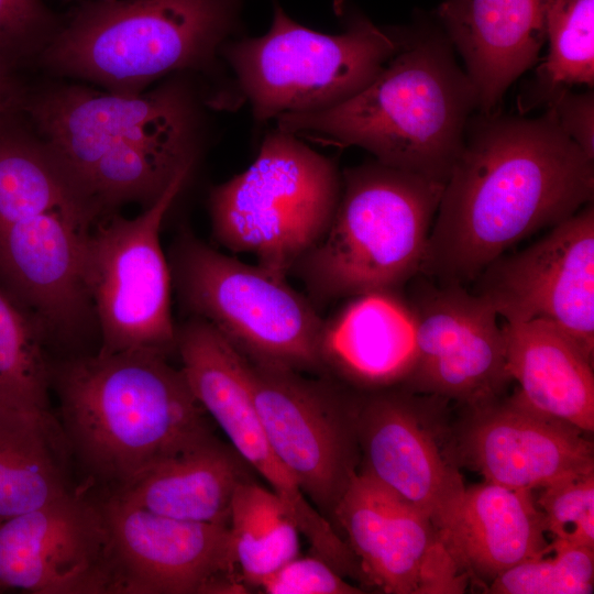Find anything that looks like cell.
<instances>
[{
  "mask_svg": "<svg viewBox=\"0 0 594 594\" xmlns=\"http://www.w3.org/2000/svg\"><path fill=\"white\" fill-rule=\"evenodd\" d=\"M62 22L42 0H0V63L18 69L38 57Z\"/></svg>",
  "mask_w": 594,
  "mask_h": 594,
  "instance_id": "d6a6232c",
  "label": "cell"
},
{
  "mask_svg": "<svg viewBox=\"0 0 594 594\" xmlns=\"http://www.w3.org/2000/svg\"><path fill=\"white\" fill-rule=\"evenodd\" d=\"M506 366L519 394L535 409L594 430L593 358L544 320L504 322Z\"/></svg>",
  "mask_w": 594,
  "mask_h": 594,
  "instance_id": "d4e9b609",
  "label": "cell"
},
{
  "mask_svg": "<svg viewBox=\"0 0 594 594\" xmlns=\"http://www.w3.org/2000/svg\"><path fill=\"white\" fill-rule=\"evenodd\" d=\"M337 164L298 136L268 133L254 161L209 194L212 235L231 252L287 277L324 235L337 210Z\"/></svg>",
  "mask_w": 594,
  "mask_h": 594,
  "instance_id": "8992f818",
  "label": "cell"
},
{
  "mask_svg": "<svg viewBox=\"0 0 594 594\" xmlns=\"http://www.w3.org/2000/svg\"><path fill=\"white\" fill-rule=\"evenodd\" d=\"M41 322L0 284V406L51 411Z\"/></svg>",
  "mask_w": 594,
  "mask_h": 594,
  "instance_id": "f1b7e54d",
  "label": "cell"
},
{
  "mask_svg": "<svg viewBox=\"0 0 594 594\" xmlns=\"http://www.w3.org/2000/svg\"><path fill=\"white\" fill-rule=\"evenodd\" d=\"M240 24V0L85 1L38 55L59 75L138 95L176 74L217 73Z\"/></svg>",
  "mask_w": 594,
  "mask_h": 594,
  "instance_id": "277c9868",
  "label": "cell"
},
{
  "mask_svg": "<svg viewBox=\"0 0 594 594\" xmlns=\"http://www.w3.org/2000/svg\"><path fill=\"white\" fill-rule=\"evenodd\" d=\"M184 74L138 95L59 86L29 94L23 111L80 195L84 179L112 146L201 111L207 100Z\"/></svg>",
  "mask_w": 594,
  "mask_h": 594,
  "instance_id": "2e32d148",
  "label": "cell"
},
{
  "mask_svg": "<svg viewBox=\"0 0 594 594\" xmlns=\"http://www.w3.org/2000/svg\"><path fill=\"white\" fill-rule=\"evenodd\" d=\"M409 304L416 360L403 383L407 389L470 408L498 398L510 377L504 328L492 305L459 284L421 285Z\"/></svg>",
  "mask_w": 594,
  "mask_h": 594,
  "instance_id": "5bb4252c",
  "label": "cell"
},
{
  "mask_svg": "<svg viewBox=\"0 0 594 594\" xmlns=\"http://www.w3.org/2000/svg\"><path fill=\"white\" fill-rule=\"evenodd\" d=\"M471 410L462 451L486 482L532 492L594 472L586 432L535 409L519 392Z\"/></svg>",
  "mask_w": 594,
  "mask_h": 594,
  "instance_id": "d6986e66",
  "label": "cell"
},
{
  "mask_svg": "<svg viewBox=\"0 0 594 594\" xmlns=\"http://www.w3.org/2000/svg\"><path fill=\"white\" fill-rule=\"evenodd\" d=\"M561 130L594 160V94L562 90L548 101Z\"/></svg>",
  "mask_w": 594,
  "mask_h": 594,
  "instance_id": "e575fe53",
  "label": "cell"
},
{
  "mask_svg": "<svg viewBox=\"0 0 594 594\" xmlns=\"http://www.w3.org/2000/svg\"><path fill=\"white\" fill-rule=\"evenodd\" d=\"M250 362V361H249ZM252 396L271 446L327 519L359 472V399L329 380L250 362Z\"/></svg>",
  "mask_w": 594,
  "mask_h": 594,
  "instance_id": "8fae6325",
  "label": "cell"
},
{
  "mask_svg": "<svg viewBox=\"0 0 594 594\" xmlns=\"http://www.w3.org/2000/svg\"><path fill=\"white\" fill-rule=\"evenodd\" d=\"M556 0H446L438 10L461 55L482 113L494 112L510 85L538 61Z\"/></svg>",
  "mask_w": 594,
  "mask_h": 594,
  "instance_id": "44dd1931",
  "label": "cell"
},
{
  "mask_svg": "<svg viewBox=\"0 0 594 594\" xmlns=\"http://www.w3.org/2000/svg\"><path fill=\"white\" fill-rule=\"evenodd\" d=\"M254 472L209 432L168 454L111 495L179 520L229 526L232 498Z\"/></svg>",
  "mask_w": 594,
  "mask_h": 594,
  "instance_id": "603a6c76",
  "label": "cell"
},
{
  "mask_svg": "<svg viewBox=\"0 0 594 594\" xmlns=\"http://www.w3.org/2000/svg\"><path fill=\"white\" fill-rule=\"evenodd\" d=\"M341 176L330 227L292 270L314 304L398 290L419 273L444 187L376 160Z\"/></svg>",
  "mask_w": 594,
  "mask_h": 594,
  "instance_id": "5b68a950",
  "label": "cell"
},
{
  "mask_svg": "<svg viewBox=\"0 0 594 594\" xmlns=\"http://www.w3.org/2000/svg\"><path fill=\"white\" fill-rule=\"evenodd\" d=\"M89 223L73 213L48 211L0 230V284L46 333L74 336L86 312Z\"/></svg>",
  "mask_w": 594,
  "mask_h": 594,
  "instance_id": "ffe728a7",
  "label": "cell"
},
{
  "mask_svg": "<svg viewBox=\"0 0 594 594\" xmlns=\"http://www.w3.org/2000/svg\"><path fill=\"white\" fill-rule=\"evenodd\" d=\"M191 170L178 173L138 217L114 216L88 232L84 275L99 318V352L152 351L167 356L176 351L172 273L160 230Z\"/></svg>",
  "mask_w": 594,
  "mask_h": 594,
  "instance_id": "9c48e42d",
  "label": "cell"
},
{
  "mask_svg": "<svg viewBox=\"0 0 594 594\" xmlns=\"http://www.w3.org/2000/svg\"><path fill=\"white\" fill-rule=\"evenodd\" d=\"M265 594H360L364 591L349 583L329 563L314 556L296 557L258 586Z\"/></svg>",
  "mask_w": 594,
  "mask_h": 594,
  "instance_id": "836d02e7",
  "label": "cell"
},
{
  "mask_svg": "<svg viewBox=\"0 0 594 594\" xmlns=\"http://www.w3.org/2000/svg\"><path fill=\"white\" fill-rule=\"evenodd\" d=\"M476 108L475 89L447 36L419 32L402 36L397 53L350 99L276 121L296 136L358 146L383 164L446 183Z\"/></svg>",
  "mask_w": 594,
  "mask_h": 594,
  "instance_id": "3957f363",
  "label": "cell"
},
{
  "mask_svg": "<svg viewBox=\"0 0 594 594\" xmlns=\"http://www.w3.org/2000/svg\"><path fill=\"white\" fill-rule=\"evenodd\" d=\"M549 552L527 559L497 575L493 594H588L593 592L594 549L560 541Z\"/></svg>",
  "mask_w": 594,
  "mask_h": 594,
  "instance_id": "4dcf8cb0",
  "label": "cell"
},
{
  "mask_svg": "<svg viewBox=\"0 0 594 594\" xmlns=\"http://www.w3.org/2000/svg\"><path fill=\"white\" fill-rule=\"evenodd\" d=\"M22 114L23 110L0 113V230L48 211L91 222L94 212Z\"/></svg>",
  "mask_w": 594,
  "mask_h": 594,
  "instance_id": "4316f807",
  "label": "cell"
},
{
  "mask_svg": "<svg viewBox=\"0 0 594 594\" xmlns=\"http://www.w3.org/2000/svg\"><path fill=\"white\" fill-rule=\"evenodd\" d=\"M402 36L361 14L324 34L300 25L277 4L268 31L230 40L221 58L234 76L239 101L257 121L332 108L365 88L397 53Z\"/></svg>",
  "mask_w": 594,
  "mask_h": 594,
  "instance_id": "52a82bcc",
  "label": "cell"
},
{
  "mask_svg": "<svg viewBox=\"0 0 594 594\" xmlns=\"http://www.w3.org/2000/svg\"><path fill=\"white\" fill-rule=\"evenodd\" d=\"M85 1H111V0H85Z\"/></svg>",
  "mask_w": 594,
  "mask_h": 594,
  "instance_id": "8d00e7d4",
  "label": "cell"
},
{
  "mask_svg": "<svg viewBox=\"0 0 594 594\" xmlns=\"http://www.w3.org/2000/svg\"><path fill=\"white\" fill-rule=\"evenodd\" d=\"M480 277L484 297L504 322L544 320L594 353V207L553 226L535 244L498 257Z\"/></svg>",
  "mask_w": 594,
  "mask_h": 594,
  "instance_id": "4fadbf2b",
  "label": "cell"
},
{
  "mask_svg": "<svg viewBox=\"0 0 594 594\" xmlns=\"http://www.w3.org/2000/svg\"><path fill=\"white\" fill-rule=\"evenodd\" d=\"M100 505L112 593H249L235 563L229 526L175 519L114 495Z\"/></svg>",
  "mask_w": 594,
  "mask_h": 594,
  "instance_id": "7c38bea8",
  "label": "cell"
},
{
  "mask_svg": "<svg viewBox=\"0 0 594 594\" xmlns=\"http://www.w3.org/2000/svg\"><path fill=\"white\" fill-rule=\"evenodd\" d=\"M229 530L235 563L248 590L299 556L300 531L284 502L254 480L242 483L231 503Z\"/></svg>",
  "mask_w": 594,
  "mask_h": 594,
  "instance_id": "83f0119b",
  "label": "cell"
},
{
  "mask_svg": "<svg viewBox=\"0 0 594 594\" xmlns=\"http://www.w3.org/2000/svg\"><path fill=\"white\" fill-rule=\"evenodd\" d=\"M541 490L536 503L552 541L594 549V472Z\"/></svg>",
  "mask_w": 594,
  "mask_h": 594,
  "instance_id": "1f68e13d",
  "label": "cell"
},
{
  "mask_svg": "<svg viewBox=\"0 0 594 594\" xmlns=\"http://www.w3.org/2000/svg\"><path fill=\"white\" fill-rule=\"evenodd\" d=\"M326 370L367 388L404 383L416 360L415 317L398 290L352 297L326 320Z\"/></svg>",
  "mask_w": 594,
  "mask_h": 594,
  "instance_id": "cb8c5ba5",
  "label": "cell"
},
{
  "mask_svg": "<svg viewBox=\"0 0 594 594\" xmlns=\"http://www.w3.org/2000/svg\"><path fill=\"white\" fill-rule=\"evenodd\" d=\"M549 52L528 103L547 102L575 85H594V0H556L547 21Z\"/></svg>",
  "mask_w": 594,
  "mask_h": 594,
  "instance_id": "f546056e",
  "label": "cell"
},
{
  "mask_svg": "<svg viewBox=\"0 0 594 594\" xmlns=\"http://www.w3.org/2000/svg\"><path fill=\"white\" fill-rule=\"evenodd\" d=\"M69 453L51 411L0 406V521L67 494Z\"/></svg>",
  "mask_w": 594,
  "mask_h": 594,
  "instance_id": "484cf974",
  "label": "cell"
},
{
  "mask_svg": "<svg viewBox=\"0 0 594 594\" xmlns=\"http://www.w3.org/2000/svg\"><path fill=\"white\" fill-rule=\"evenodd\" d=\"M176 351L196 399L254 474L284 502L312 554L342 576L362 582L359 561L348 543L304 495L271 446L254 405L249 360L196 317L177 327Z\"/></svg>",
  "mask_w": 594,
  "mask_h": 594,
  "instance_id": "30bf717a",
  "label": "cell"
},
{
  "mask_svg": "<svg viewBox=\"0 0 594 594\" xmlns=\"http://www.w3.org/2000/svg\"><path fill=\"white\" fill-rule=\"evenodd\" d=\"M426 400L413 392H378L359 399L356 436L362 469L381 486L439 527L465 486L427 422Z\"/></svg>",
  "mask_w": 594,
  "mask_h": 594,
  "instance_id": "ac0fdd59",
  "label": "cell"
},
{
  "mask_svg": "<svg viewBox=\"0 0 594 594\" xmlns=\"http://www.w3.org/2000/svg\"><path fill=\"white\" fill-rule=\"evenodd\" d=\"M29 94L16 69L0 63V113L23 110Z\"/></svg>",
  "mask_w": 594,
  "mask_h": 594,
  "instance_id": "d590c367",
  "label": "cell"
},
{
  "mask_svg": "<svg viewBox=\"0 0 594 594\" xmlns=\"http://www.w3.org/2000/svg\"><path fill=\"white\" fill-rule=\"evenodd\" d=\"M436 529L458 568L488 584L514 565L549 552L544 519L531 491L486 481L465 487Z\"/></svg>",
  "mask_w": 594,
  "mask_h": 594,
  "instance_id": "7402d4cb",
  "label": "cell"
},
{
  "mask_svg": "<svg viewBox=\"0 0 594 594\" xmlns=\"http://www.w3.org/2000/svg\"><path fill=\"white\" fill-rule=\"evenodd\" d=\"M332 518L359 561L363 584L388 594L464 591L469 576L431 519L366 474L352 477Z\"/></svg>",
  "mask_w": 594,
  "mask_h": 594,
  "instance_id": "9a60e30c",
  "label": "cell"
},
{
  "mask_svg": "<svg viewBox=\"0 0 594 594\" xmlns=\"http://www.w3.org/2000/svg\"><path fill=\"white\" fill-rule=\"evenodd\" d=\"M169 267L185 308L211 324L251 363L327 372L324 319L286 277L218 252L189 233L175 242Z\"/></svg>",
  "mask_w": 594,
  "mask_h": 594,
  "instance_id": "ba28073f",
  "label": "cell"
},
{
  "mask_svg": "<svg viewBox=\"0 0 594 594\" xmlns=\"http://www.w3.org/2000/svg\"><path fill=\"white\" fill-rule=\"evenodd\" d=\"M70 453L113 491L211 432L180 369L152 351L98 352L51 371Z\"/></svg>",
  "mask_w": 594,
  "mask_h": 594,
  "instance_id": "7a4b0ae2",
  "label": "cell"
},
{
  "mask_svg": "<svg viewBox=\"0 0 594 594\" xmlns=\"http://www.w3.org/2000/svg\"><path fill=\"white\" fill-rule=\"evenodd\" d=\"M594 164L559 127L538 118H470L444 183L420 272L473 280L518 241L593 200Z\"/></svg>",
  "mask_w": 594,
  "mask_h": 594,
  "instance_id": "6da1fadb",
  "label": "cell"
},
{
  "mask_svg": "<svg viewBox=\"0 0 594 594\" xmlns=\"http://www.w3.org/2000/svg\"><path fill=\"white\" fill-rule=\"evenodd\" d=\"M112 593L100 502L67 494L0 521V591Z\"/></svg>",
  "mask_w": 594,
  "mask_h": 594,
  "instance_id": "e0dca14e",
  "label": "cell"
}]
</instances>
